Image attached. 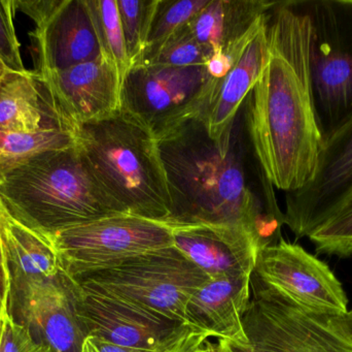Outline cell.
<instances>
[{
    "label": "cell",
    "instance_id": "obj_1",
    "mask_svg": "<svg viewBox=\"0 0 352 352\" xmlns=\"http://www.w3.org/2000/svg\"><path fill=\"white\" fill-rule=\"evenodd\" d=\"M267 33L268 61L246 99L244 127L267 179L287 194L310 181L324 145L312 96L311 27L303 0L274 1Z\"/></svg>",
    "mask_w": 352,
    "mask_h": 352
},
{
    "label": "cell",
    "instance_id": "obj_2",
    "mask_svg": "<svg viewBox=\"0 0 352 352\" xmlns=\"http://www.w3.org/2000/svg\"><path fill=\"white\" fill-rule=\"evenodd\" d=\"M236 121L221 142L199 119L159 141L171 198L167 223L244 227L265 247L280 241L285 214L258 161H245Z\"/></svg>",
    "mask_w": 352,
    "mask_h": 352
},
{
    "label": "cell",
    "instance_id": "obj_3",
    "mask_svg": "<svg viewBox=\"0 0 352 352\" xmlns=\"http://www.w3.org/2000/svg\"><path fill=\"white\" fill-rule=\"evenodd\" d=\"M0 200L12 220L51 242L70 227L124 213L76 144L41 153L4 176Z\"/></svg>",
    "mask_w": 352,
    "mask_h": 352
},
{
    "label": "cell",
    "instance_id": "obj_4",
    "mask_svg": "<svg viewBox=\"0 0 352 352\" xmlns=\"http://www.w3.org/2000/svg\"><path fill=\"white\" fill-rule=\"evenodd\" d=\"M76 141L92 173L124 213L167 222L168 182L160 145L146 126L121 111L78 126Z\"/></svg>",
    "mask_w": 352,
    "mask_h": 352
},
{
    "label": "cell",
    "instance_id": "obj_5",
    "mask_svg": "<svg viewBox=\"0 0 352 352\" xmlns=\"http://www.w3.org/2000/svg\"><path fill=\"white\" fill-rule=\"evenodd\" d=\"M69 277L82 289L131 302L184 324L188 300L211 279L175 246Z\"/></svg>",
    "mask_w": 352,
    "mask_h": 352
},
{
    "label": "cell",
    "instance_id": "obj_6",
    "mask_svg": "<svg viewBox=\"0 0 352 352\" xmlns=\"http://www.w3.org/2000/svg\"><path fill=\"white\" fill-rule=\"evenodd\" d=\"M311 27L309 70L322 140L352 117V0H303Z\"/></svg>",
    "mask_w": 352,
    "mask_h": 352
},
{
    "label": "cell",
    "instance_id": "obj_7",
    "mask_svg": "<svg viewBox=\"0 0 352 352\" xmlns=\"http://www.w3.org/2000/svg\"><path fill=\"white\" fill-rule=\"evenodd\" d=\"M207 66L132 65L122 86V111L161 141L198 119L214 91Z\"/></svg>",
    "mask_w": 352,
    "mask_h": 352
},
{
    "label": "cell",
    "instance_id": "obj_8",
    "mask_svg": "<svg viewBox=\"0 0 352 352\" xmlns=\"http://www.w3.org/2000/svg\"><path fill=\"white\" fill-rule=\"evenodd\" d=\"M252 300L243 318L256 352H352V342L328 314L310 311L252 273Z\"/></svg>",
    "mask_w": 352,
    "mask_h": 352
},
{
    "label": "cell",
    "instance_id": "obj_9",
    "mask_svg": "<svg viewBox=\"0 0 352 352\" xmlns=\"http://www.w3.org/2000/svg\"><path fill=\"white\" fill-rule=\"evenodd\" d=\"M62 272L76 276L132 256L175 246L173 227L116 214L60 231L52 239Z\"/></svg>",
    "mask_w": 352,
    "mask_h": 352
},
{
    "label": "cell",
    "instance_id": "obj_10",
    "mask_svg": "<svg viewBox=\"0 0 352 352\" xmlns=\"http://www.w3.org/2000/svg\"><path fill=\"white\" fill-rule=\"evenodd\" d=\"M32 19L35 74L66 70L104 55L87 0H14Z\"/></svg>",
    "mask_w": 352,
    "mask_h": 352
},
{
    "label": "cell",
    "instance_id": "obj_11",
    "mask_svg": "<svg viewBox=\"0 0 352 352\" xmlns=\"http://www.w3.org/2000/svg\"><path fill=\"white\" fill-rule=\"evenodd\" d=\"M70 281L76 312L88 336L128 349L157 351L192 330L158 312L113 296L82 289L72 278Z\"/></svg>",
    "mask_w": 352,
    "mask_h": 352
},
{
    "label": "cell",
    "instance_id": "obj_12",
    "mask_svg": "<svg viewBox=\"0 0 352 352\" xmlns=\"http://www.w3.org/2000/svg\"><path fill=\"white\" fill-rule=\"evenodd\" d=\"M36 76L43 96L72 132L122 111L123 79L107 56Z\"/></svg>",
    "mask_w": 352,
    "mask_h": 352
},
{
    "label": "cell",
    "instance_id": "obj_13",
    "mask_svg": "<svg viewBox=\"0 0 352 352\" xmlns=\"http://www.w3.org/2000/svg\"><path fill=\"white\" fill-rule=\"evenodd\" d=\"M254 273L310 311H347L346 293L331 269L301 246L283 238L260 250Z\"/></svg>",
    "mask_w": 352,
    "mask_h": 352
},
{
    "label": "cell",
    "instance_id": "obj_14",
    "mask_svg": "<svg viewBox=\"0 0 352 352\" xmlns=\"http://www.w3.org/2000/svg\"><path fill=\"white\" fill-rule=\"evenodd\" d=\"M351 190L352 117L324 141L310 181L285 194V225L307 238Z\"/></svg>",
    "mask_w": 352,
    "mask_h": 352
},
{
    "label": "cell",
    "instance_id": "obj_15",
    "mask_svg": "<svg viewBox=\"0 0 352 352\" xmlns=\"http://www.w3.org/2000/svg\"><path fill=\"white\" fill-rule=\"evenodd\" d=\"M173 241L211 279L252 276L264 247L256 234L231 225H176Z\"/></svg>",
    "mask_w": 352,
    "mask_h": 352
},
{
    "label": "cell",
    "instance_id": "obj_16",
    "mask_svg": "<svg viewBox=\"0 0 352 352\" xmlns=\"http://www.w3.org/2000/svg\"><path fill=\"white\" fill-rule=\"evenodd\" d=\"M8 281V314L20 322L33 291L61 273L59 258L50 240L8 216L1 231Z\"/></svg>",
    "mask_w": 352,
    "mask_h": 352
},
{
    "label": "cell",
    "instance_id": "obj_17",
    "mask_svg": "<svg viewBox=\"0 0 352 352\" xmlns=\"http://www.w3.org/2000/svg\"><path fill=\"white\" fill-rule=\"evenodd\" d=\"M16 324L26 326L51 352H82L88 337L76 312L72 281L62 271L33 291Z\"/></svg>",
    "mask_w": 352,
    "mask_h": 352
},
{
    "label": "cell",
    "instance_id": "obj_18",
    "mask_svg": "<svg viewBox=\"0 0 352 352\" xmlns=\"http://www.w3.org/2000/svg\"><path fill=\"white\" fill-rule=\"evenodd\" d=\"M268 58L266 17L234 60L229 72L217 80L214 91L198 118L212 140L221 142L233 128L242 105L260 80Z\"/></svg>",
    "mask_w": 352,
    "mask_h": 352
},
{
    "label": "cell",
    "instance_id": "obj_19",
    "mask_svg": "<svg viewBox=\"0 0 352 352\" xmlns=\"http://www.w3.org/2000/svg\"><path fill=\"white\" fill-rule=\"evenodd\" d=\"M250 278L210 279L188 300L186 326L209 338L248 343L243 318L252 300Z\"/></svg>",
    "mask_w": 352,
    "mask_h": 352
},
{
    "label": "cell",
    "instance_id": "obj_20",
    "mask_svg": "<svg viewBox=\"0 0 352 352\" xmlns=\"http://www.w3.org/2000/svg\"><path fill=\"white\" fill-rule=\"evenodd\" d=\"M273 4L267 0H210L188 27L213 56L233 64Z\"/></svg>",
    "mask_w": 352,
    "mask_h": 352
},
{
    "label": "cell",
    "instance_id": "obj_21",
    "mask_svg": "<svg viewBox=\"0 0 352 352\" xmlns=\"http://www.w3.org/2000/svg\"><path fill=\"white\" fill-rule=\"evenodd\" d=\"M0 130L14 132L64 130L74 132L52 109L41 92L36 74L28 70L8 72L0 85Z\"/></svg>",
    "mask_w": 352,
    "mask_h": 352
},
{
    "label": "cell",
    "instance_id": "obj_22",
    "mask_svg": "<svg viewBox=\"0 0 352 352\" xmlns=\"http://www.w3.org/2000/svg\"><path fill=\"white\" fill-rule=\"evenodd\" d=\"M76 144V134L64 130L35 132L0 130V179L41 153L68 148Z\"/></svg>",
    "mask_w": 352,
    "mask_h": 352
},
{
    "label": "cell",
    "instance_id": "obj_23",
    "mask_svg": "<svg viewBox=\"0 0 352 352\" xmlns=\"http://www.w3.org/2000/svg\"><path fill=\"white\" fill-rule=\"evenodd\" d=\"M212 57V50L198 41L186 25L158 47L144 52L133 65L146 64L169 68H199L208 65Z\"/></svg>",
    "mask_w": 352,
    "mask_h": 352
},
{
    "label": "cell",
    "instance_id": "obj_24",
    "mask_svg": "<svg viewBox=\"0 0 352 352\" xmlns=\"http://www.w3.org/2000/svg\"><path fill=\"white\" fill-rule=\"evenodd\" d=\"M103 54L113 60L125 78L131 68L117 0H87Z\"/></svg>",
    "mask_w": 352,
    "mask_h": 352
},
{
    "label": "cell",
    "instance_id": "obj_25",
    "mask_svg": "<svg viewBox=\"0 0 352 352\" xmlns=\"http://www.w3.org/2000/svg\"><path fill=\"white\" fill-rule=\"evenodd\" d=\"M307 238L318 253L352 256V190Z\"/></svg>",
    "mask_w": 352,
    "mask_h": 352
},
{
    "label": "cell",
    "instance_id": "obj_26",
    "mask_svg": "<svg viewBox=\"0 0 352 352\" xmlns=\"http://www.w3.org/2000/svg\"><path fill=\"white\" fill-rule=\"evenodd\" d=\"M158 1L117 0L126 49L131 66L138 61L146 49Z\"/></svg>",
    "mask_w": 352,
    "mask_h": 352
},
{
    "label": "cell",
    "instance_id": "obj_27",
    "mask_svg": "<svg viewBox=\"0 0 352 352\" xmlns=\"http://www.w3.org/2000/svg\"><path fill=\"white\" fill-rule=\"evenodd\" d=\"M209 1L210 0H159L144 53L158 47L176 31L188 25Z\"/></svg>",
    "mask_w": 352,
    "mask_h": 352
},
{
    "label": "cell",
    "instance_id": "obj_28",
    "mask_svg": "<svg viewBox=\"0 0 352 352\" xmlns=\"http://www.w3.org/2000/svg\"><path fill=\"white\" fill-rule=\"evenodd\" d=\"M14 0H0V58L10 72H26L14 28Z\"/></svg>",
    "mask_w": 352,
    "mask_h": 352
},
{
    "label": "cell",
    "instance_id": "obj_29",
    "mask_svg": "<svg viewBox=\"0 0 352 352\" xmlns=\"http://www.w3.org/2000/svg\"><path fill=\"white\" fill-rule=\"evenodd\" d=\"M0 352H51L35 340L26 326L16 324L8 314L2 316Z\"/></svg>",
    "mask_w": 352,
    "mask_h": 352
},
{
    "label": "cell",
    "instance_id": "obj_30",
    "mask_svg": "<svg viewBox=\"0 0 352 352\" xmlns=\"http://www.w3.org/2000/svg\"><path fill=\"white\" fill-rule=\"evenodd\" d=\"M161 351H148L128 349V347L119 346V345L113 344L104 339L94 336L87 337L82 349V352H160Z\"/></svg>",
    "mask_w": 352,
    "mask_h": 352
},
{
    "label": "cell",
    "instance_id": "obj_31",
    "mask_svg": "<svg viewBox=\"0 0 352 352\" xmlns=\"http://www.w3.org/2000/svg\"><path fill=\"white\" fill-rule=\"evenodd\" d=\"M208 339L210 338L204 333L195 332V331L190 330L182 338L178 339L175 343L160 352H190Z\"/></svg>",
    "mask_w": 352,
    "mask_h": 352
},
{
    "label": "cell",
    "instance_id": "obj_32",
    "mask_svg": "<svg viewBox=\"0 0 352 352\" xmlns=\"http://www.w3.org/2000/svg\"><path fill=\"white\" fill-rule=\"evenodd\" d=\"M331 322L352 342V310L342 314H328Z\"/></svg>",
    "mask_w": 352,
    "mask_h": 352
},
{
    "label": "cell",
    "instance_id": "obj_33",
    "mask_svg": "<svg viewBox=\"0 0 352 352\" xmlns=\"http://www.w3.org/2000/svg\"><path fill=\"white\" fill-rule=\"evenodd\" d=\"M8 281L3 267L0 265V318L8 314Z\"/></svg>",
    "mask_w": 352,
    "mask_h": 352
},
{
    "label": "cell",
    "instance_id": "obj_34",
    "mask_svg": "<svg viewBox=\"0 0 352 352\" xmlns=\"http://www.w3.org/2000/svg\"><path fill=\"white\" fill-rule=\"evenodd\" d=\"M228 352H256L254 347L248 343H238L233 341L219 340Z\"/></svg>",
    "mask_w": 352,
    "mask_h": 352
},
{
    "label": "cell",
    "instance_id": "obj_35",
    "mask_svg": "<svg viewBox=\"0 0 352 352\" xmlns=\"http://www.w3.org/2000/svg\"><path fill=\"white\" fill-rule=\"evenodd\" d=\"M190 352H228L226 351L225 346L223 343L219 340L217 343L211 342V341L206 340L202 344L198 345L195 347Z\"/></svg>",
    "mask_w": 352,
    "mask_h": 352
},
{
    "label": "cell",
    "instance_id": "obj_36",
    "mask_svg": "<svg viewBox=\"0 0 352 352\" xmlns=\"http://www.w3.org/2000/svg\"><path fill=\"white\" fill-rule=\"evenodd\" d=\"M8 213L4 210L3 205H2L1 200H0V265L3 267L4 271L6 273V260H4V250L3 245H2L1 239V231L3 229L4 225L8 221ZM8 276V275H6Z\"/></svg>",
    "mask_w": 352,
    "mask_h": 352
},
{
    "label": "cell",
    "instance_id": "obj_37",
    "mask_svg": "<svg viewBox=\"0 0 352 352\" xmlns=\"http://www.w3.org/2000/svg\"><path fill=\"white\" fill-rule=\"evenodd\" d=\"M10 70L6 68V64L2 61L1 58H0V85H1L2 81L6 78V74Z\"/></svg>",
    "mask_w": 352,
    "mask_h": 352
},
{
    "label": "cell",
    "instance_id": "obj_38",
    "mask_svg": "<svg viewBox=\"0 0 352 352\" xmlns=\"http://www.w3.org/2000/svg\"><path fill=\"white\" fill-rule=\"evenodd\" d=\"M2 324H3V320H2V318H0V339H1Z\"/></svg>",
    "mask_w": 352,
    "mask_h": 352
}]
</instances>
